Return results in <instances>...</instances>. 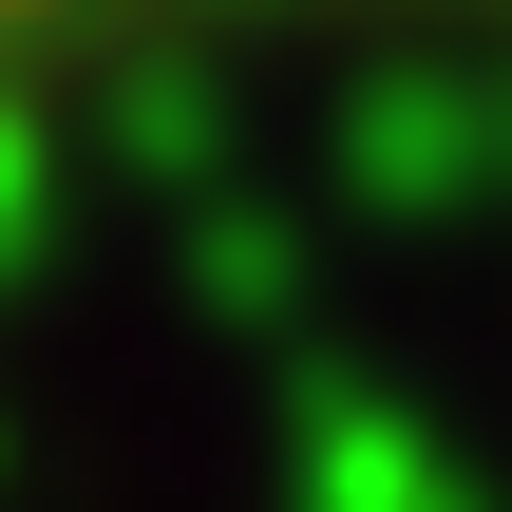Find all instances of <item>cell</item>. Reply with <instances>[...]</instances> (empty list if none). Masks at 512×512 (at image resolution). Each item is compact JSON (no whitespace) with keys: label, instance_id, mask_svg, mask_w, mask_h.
I'll return each mask as SVG.
<instances>
[{"label":"cell","instance_id":"6da1fadb","mask_svg":"<svg viewBox=\"0 0 512 512\" xmlns=\"http://www.w3.org/2000/svg\"><path fill=\"white\" fill-rule=\"evenodd\" d=\"M209 19H247V0H0V114H38V95H76L152 38H209Z\"/></svg>","mask_w":512,"mask_h":512}]
</instances>
